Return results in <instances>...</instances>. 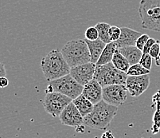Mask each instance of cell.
I'll return each instance as SVG.
<instances>
[{"instance_id": "obj_1", "label": "cell", "mask_w": 160, "mask_h": 138, "mask_svg": "<svg viewBox=\"0 0 160 138\" xmlns=\"http://www.w3.org/2000/svg\"><path fill=\"white\" fill-rule=\"evenodd\" d=\"M41 68L48 82L58 79L70 74L71 67L67 63L62 52L52 50L41 61Z\"/></svg>"}, {"instance_id": "obj_2", "label": "cell", "mask_w": 160, "mask_h": 138, "mask_svg": "<svg viewBox=\"0 0 160 138\" xmlns=\"http://www.w3.org/2000/svg\"><path fill=\"white\" fill-rule=\"evenodd\" d=\"M118 107L102 100L94 105L91 113L84 117L83 125L99 130L106 129L117 114Z\"/></svg>"}, {"instance_id": "obj_3", "label": "cell", "mask_w": 160, "mask_h": 138, "mask_svg": "<svg viewBox=\"0 0 160 138\" xmlns=\"http://www.w3.org/2000/svg\"><path fill=\"white\" fill-rule=\"evenodd\" d=\"M61 52L71 68L91 62L88 46L84 39L68 42L63 46Z\"/></svg>"}, {"instance_id": "obj_4", "label": "cell", "mask_w": 160, "mask_h": 138, "mask_svg": "<svg viewBox=\"0 0 160 138\" xmlns=\"http://www.w3.org/2000/svg\"><path fill=\"white\" fill-rule=\"evenodd\" d=\"M139 14L142 29L160 32V0H140Z\"/></svg>"}, {"instance_id": "obj_5", "label": "cell", "mask_w": 160, "mask_h": 138, "mask_svg": "<svg viewBox=\"0 0 160 138\" xmlns=\"http://www.w3.org/2000/svg\"><path fill=\"white\" fill-rule=\"evenodd\" d=\"M127 73L116 69L112 62L97 66L94 78L104 87L112 85H126L128 78Z\"/></svg>"}, {"instance_id": "obj_6", "label": "cell", "mask_w": 160, "mask_h": 138, "mask_svg": "<svg viewBox=\"0 0 160 138\" xmlns=\"http://www.w3.org/2000/svg\"><path fill=\"white\" fill-rule=\"evenodd\" d=\"M49 85L52 86L53 91L61 93L72 100L82 94L84 89V86L78 83L70 74L49 82Z\"/></svg>"}, {"instance_id": "obj_7", "label": "cell", "mask_w": 160, "mask_h": 138, "mask_svg": "<svg viewBox=\"0 0 160 138\" xmlns=\"http://www.w3.org/2000/svg\"><path fill=\"white\" fill-rule=\"evenodd\" d=\"M72 101V99L70 97L61 93L53 91L46 94L42 104L46 113L53 117H58L60 116L65 107Z\"/></svg>"}, {"instance_id": "obj_8", "label": "cell", "mask_w": 160, "mask_h": 138, "mask_svg": "<svg viewBox=\"0 0 160 138\" xmlns=\"http://www.w3.org/2000/svg\"><path fill=\"white\" fill-rule=\"evenodd\" d=\"M128 94V89L125 85H112L103 88V100L117 107L126 101Z\"/></svg>"}, {"instance_id": "obj_9", "label": "cell", "mask_w": 160, "mask_h": 138, "mask_svg": "<svg viewBox=\"0 0 160 138\" xmlns=\"http://www.w3.org/2000/svg\"><path fill=\"white\" fill-rule=\"evenodd\" d=\"M95 63L88 62L71 68L70 75L81 85L85 86L94 78L96 70Z\"/></svg>"}, {"instance_id": "obj_10", "label": "cell", "mask_w": 160, "mask_h": 138, "mask_svg": "<svg viewBox=\"0 0 160 138\" xmlns=\"http://www.w3.org/2000/svg\"><path fill=\"white\" fill-rule=\"evenodd\" d=\"M149 74L141 76H128L126 81V87L132 97H139L148 89L150 85Z\"/></svg>"}, {"instance_id": "obj_11", "label": "cell", "mask_w": 160, "mask_h": 138, "mask_svg": "<svg viewBox=\"0 0 160 138\" xmlns=\"http://www.w3.org/2000/svg\"><path fill=\"white\" fill-rule=\"evenodd\" d=\"M62 124L70 127H81L83 125L84 117L81 114L73 102L69 103L59 116Z\"/></svg>"}, {"instance_id": "obj_12", "label": "cell", "mask_w": 160, "mask_h": 138, "mask_svg": "<svg viewBox=\"0 0 160 138\" xmlns=\"http://www.w3.org/2000/svg\"><path fill=\"white\" fill-rule=\"evenodd\" d=\"M82 94L93 105L103 100V87L95 78L84 86Z\"/></svg>"}, {"instance_id": "obj_13", "label": "cell", "mask_w": 160, "mask_h": 138, "mask_svg": "<svg viewBox=\"0 0 160 138\" xmlns=\"http://www.w3.org/2000/svg\"><path fill=\"white\" fill-rule=\"evenodd\" d=\"M120 29H121V34L120 38L115 42L117 49L124 46H136L137 39L141 35L140 33L129 27H120Z\"/></svg>"}, {"instance_id": "obj_14", "label": "cell", "mask_w": 160, "mask_h": 138, "mask_svg": "<svg viewBox=\"0 0 160 138\" xmlns=\"http://www.w3.org/2000/svg\"><path fill=\"white\" fill-rule=\"evenodd\" d=\"M118 50L128 59L130 65L139 63L141 57L142 55V51L138 49L136 46H124V47L119 48Z\"/></svg>"}, {"instance_id": "obj_15", "label": "cell", "mask_w": 160, "mask_h": 138, "mask_svg": "<svg viewBox=\"0 0 160 138\" xmlns=\"http://www.w3.org/2000/svg\"><path fill=\"white\" fill-rule=\"evenodd\" d=\"M85 42L88 45L90 55H91V62L96 64L100 59V55L107 44L99 38L94 40V41H89V40L85 39Z\"/></svg>"}, {"instance_id": "obj_16", "label": "cell", "mask_w": 160, "mask_h": 138, "mask_svg": "<svg viewBox=\"0 0 160 138\" xmlns=\"http://www.w3.org/2000/svg\"><path fill=\"white\" fill-rule=\"evenodd\" d=\"M72 102L75 105V106L78 108V110H79L83 117L88 115L93 110L94 105L89 100L87 99L83 94H81L79 97L72 100Z\"/></svg>"}, {"instance_id": "obj_17", "label": "cell", "mask_w": 160, "mask_h": 138, "mask_svg": "<svg viewBox=\"0 0 160 138\" xmlns=\"http://www.w3.org/2000/svg\"><path fill=\"white\" fill-rule=\"evenodd\" d=\"M116 50H117V46H116L115 42L108 43L104 50H103L101 55H100V59L96 63V66H102V65H105V64L109 63V62H112V58Z\"/></svg>"}, {"instance_id": "obj_18", "label": "cell", "mask_w": 160, "mask_h": 138, "mask_svg": "<svg viewBox=\"0 0 160 138\" xmlns=\"http://www.w3.org/2000/svg\"><path fill=\"white\" fill-rule=\"evenodd\" d=\"M112 63L113 64V66L116 69L125 73L128 72V70L129 67L131 66L129 62L128 61V59L118 50V49L115 52L114 56H113L112 60Z\"/></svg>"}, {"instance_id": "obj_19", "label": "cell", "mask_w": 160, "mask_h": 138, "mask_svg": "<svg viewBox=\"0 0 160 138\" xmlns=\"http://www.w3.org/2000/svg\"><path fill=\"white\" fill-rule=\"evenodd\" d=\"M97 29L99 33V39L105 43L106 44L112 43L109 37V29L111 27V25L106 23H98L95 26Z\"/></svg>"}, {"instance_id": "obj_20", "label": "cell", "mask_w": 160, "mask_h": 138, "mask_svg": "<svg viewBox=\"0 0 160 138\" xmlns=\"http://www.w3.org/2000/svg\"><path fill=\"white\" fill-rule=\"evenodd\" d=\"M151 70H148L146 68L141 66V64L136 63L130 66L127 74L128 76H141V75L149 74Z\"/></svg>"}, {"instance_id": "obj_21", "label": "cell", "mask_w": 160, "mask_h": 138, "mask_svg": "<svg viewBox=\"0 0 160 138\" xmlns=\"http://www.w3.org/2000/svg\"><path fill=\"white\" fill-rule=\"evenodd\" d=\"M85 38L89 41H94L99 38V33L96 27H90L86 30L85 33Z\"/></svg>"}, {"instance_id": "obj_22", "label": "cell", "mask_w": 160, "mask_h": 138, "mask_svg": "<svg viewBox=\"0 0 160 138\" xmlns=\"http://www.w3.org/2000/svg\"><path fill=\"white\" fill-rule=\"evenodd\" d=\"M152 59H153L151 58L149 54H142L139 63L141 64V66L146 68L147 69L151 70V66H152Z\"/></svg>"}, {"instance_id": "obj_23", "label": "cell", "mask_w": 160, "mask_h": 138, "mask_svg": "<svg viewBox=\"0 0 160 138\" xmlns=\"http://www.w3.org/2000/svg\"><path fill=\"white\" fill-rule=\"evenodd\" d=\"M108 33L111 42H116L120 37L121 29H120V27H118L116 26H111Z\"/></svg>"}, {"instance_id": "obj_24", "label": "cell", "mask_w": 160, "mask_h": 138, "mask_svg": "<svg viewBox=\"0 0 160 138\" xmlns=\"http://www.w3.org/2000/svg\"><path fill=\"white\" fill-rule=\"evenodd\" d=\"M150 38V36L148 34H141L140 36L139 37V38L137 39V41H136V46L140 50H143V48H144V46L146 45L147 42H148V39Z\"/></svg>"}, {"instance_id": "obj_25", "label": "cell", "mask_w": 160, "mask_h": 138, "mask_svg": "<svg viewBox=\"0 0 160 138\" xmlns=\"http://www.w3.org/2000/svg\"><path fill=\"white\" fill-rule=\"evenodd\" d=\"M159 50H160V42L157 40L156 43L153 45V46L151 48V50L149 51V54L151 55L152 59H157L159 54Z\"/></svg>"}, {"instance_id": "obj_26", "label": "cell", "mask_w": 160, "mask_h": 138, "mask_svg": "<svg viewBox=\"0 0 160 138\" xmlns=\"http://www.w3.org/2000/svg\"><path fill=\"white\" fill-rule=\"evenodd\" d=\"M156 42L157 40H155V38H150L148 40V42H147L146 45L144 46V48H143V50H142V53L149 54L151 48L153 46V45H155V43H156Z\"/></svg>"}, {"instance_id": "obj_27", "label": "cell", "mask_w": 160, "mask_h": 138, "mask_svg": "<svg viewBox=\"0 0 160 138\" xmlns=\"http://www.w3.org/2000/svg\"><path fill=\"white\" fill-rule=\"evenodd\" d=\"M9 85V80L7 77H1L0 78V88H6Z\"/></svg>"}, {"instance_id": "obj_28", "label": "cell", "mask_w": 160, "mask_h": 138, "mask_svg": "<svg viewBox=\"0 0 160 138\" xmlns=\"http://www.w3.org/2000/svg\"><path fill=\"white\" fill-rule=\"evenodd\" d=\"M6 76H7V71H6L5 65L0 62V78Z\"/></svg>"}, {"instance_id": "obj_29", "label": "cell", "mask_w": 160, "mask_h": 138, "mask_svg": "<svg viewBox=\"0 0 160 138\" xmlns=\"http://www.w3.org/2000/svg\"><path fill=\"white\" fill-rule=\"evenodd\" d=\"M100 138H115V136L111 131H106L103 133Z\"/></svg>"}, {"instance_id": "obj_30", "label": "cell", "mask_w": 160, "mask_h": 138, "mask_svg": "<svg viewBox=\"0 0 160 138\" xmlns=\"http://www.w3.org/2000/svg\"><path fill=\"white\" fill-rule=\"evenodd\" d=\"M153 101H158V110H160V91H158L157 94H155V96L153 97Z\"/></svg>"}, {"instance_id": "obj_31", "label": "cell", "mask_w": 160, "mask_h": 138, "mask_svg": "<svg viewBox=\"0 0 160 138\" xmlns=\"http://www.w3.org/2000/svg\"><path fill=\"white\" fill-rule=\"evenodd\" d=\"M155 65L157 66H160V50H159V54H158V58L155 59Z\"/></svg>"}]
</instances>
